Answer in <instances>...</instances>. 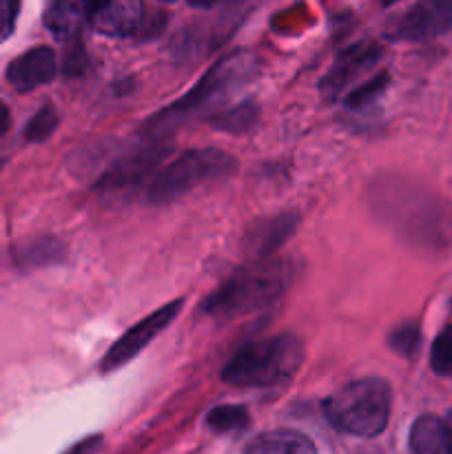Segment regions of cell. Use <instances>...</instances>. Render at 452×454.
Returning <instances> with one entry per match:
<instances>
[{
	"mask_svg": "<svg viewBox=\"0 0 452 454\" xmlns=\"http://www.w3.org/2000/svg\"><path fill=\"white\" fill-rule=\"evenodd\" d=\"M410 454H450L441 419L434 415H424L412 424Z\"/></svg>",
	"mask_w": 452,
	"mask_h": 454,
	"instance_id": "9a60e30c",
	"label": "cell"
},
{
	"mask_svg": "<svg viewBox=\"0 0 452 454\" xmlns=\"http://www.w3.org/2000/svg\"><path fill=\"white\" fill-rule=\"evenodd\" d=\"M13 266L20 270H38L58 266L66 260V244L53 235H38L20 242L12 251Z\"/></svg>",
	"mask_w": 452,
	"mask_h": 454,
	"instance_id": "7c38bea8",
	"label": "cell"
},
{
	"mask_svg": "<svg viewBox=\"0 0 452 454\" xmlns=\"http://www.w3.org/2000/svg\"><path fill=\"white\" fill-rule=\"evenodd\" d=\"M430 366L437 375H452V324H448L437 340L433 341L430 350Z\"/></svg>",
	"mask_w": 452,
	"mask_h": 454,
	"instance_id": "7402d4cb",
	"label": "cell"
},
{
	"mask_svg": "<svg viewBox=\"0 0 452 454\" xmlns=\"http://www.w3.org/2000/svg\"><path fill=\"white\" fill-rule=\"evenodd\" d=\"M207 424L217 433H233L248 424V412L242 406H217L208 412Z\"/></svg>",
	"mask_w": 452,
	"mask_h": 454,
	"instance_id": "44dd1931",
	"label": "cell"
},
{
	"mask_svg": "<svg viewBox=\"0 0 452 454\" xmlns=\"http://www.w3.org/2000/svg\"><path fill=\"white\" fill-rule=\"evenodd\" d=\"M111 3H113V0H82V7H84V13H87L89 20H91L93 16H97V13L105 12Z\"/></svg>",
	"mask_w": 452,
	"mask_h": 454,
	"instance_id": "d4e9b609",
	"label": "cell"
},
{
	"mask_svg": "<svg viewBox=\"0 0 452 454\" xmlns=\"http://www.w3.org/2000/svg\"><path fill=\"white\" fill-rule=\"evenodd\" d=\"M257 71H260V60L251 51H233L220 58L186 96H182L167 109L151 115L142 133H144V137L171 136V131H175L189 118L207 114V111L215 109L222 102L229 100L230 96H235L239 89H244L255 78Z\"/></svg>",
	"mask_w": 452,
	"mask_h": 454,
	"instance_id": "6da1fadb",
	"label": "cell"
},
{
	"mask_svg": "<svg viewBox=\"0 0 452 454\" xmlns=\"http://www.w3.org/2000/svg\"><path fill=\"white\" fill-rule=\"evenodd\" d=\"M87 16L82 0H47L44 9V25L62 43L78 38L80 22Z\"/></svg>",
	"mask_w": 452,
	"mask_h": 454,
	"instance_id": "4fadbf2b",
	"label": "cell"
},
{
	"mask_svg": "<svg viewBox=\"0 0 452 454\" xmlns=\"http://www.w3.org/2000/svg\"><path fill=\"white\" fill-rule=\"evenodd\" d=\"M238 162L230 153L220 149H193L182 153L158 171L149 186V202L167 207L204 182L230 176Z\"/></svg>",
	"mask_w": 452,
	"mask_h": 454,
	"instance_id": "5b68a950",
	"label": "cell"
},
{
	"mask_svg": "<svg viewBox=\"0 0 452 454\" xmlns=\"http://www.w3.org/2000/svg\"><path fill=\"white\" fill-rule=\"evenodd\" d=\"M18 13H20V0H0V43L13 34Z\"/></svg>",
	"mask_w": 452,
	"mask_h": 454,
	"instance_id": "cb8c5ba5",
	"label": "cell"
},
{
	"mask_svg": "<svg viewBox=\"0 0 452 454\" xmlns=\"http://www.w3.org/2000/svg\"><path fill=\"white\" fill-rule=\"evenodd\" d=\"M173 145L167 137H144L140 146L120 153L97 180L96 189L105 195H122L136 189L151 173L158 171L171 155Z\"/></svg>",
	"mask_w": 452,
	"mask_h": 454,
	"instance_id": "8992f818",
	"label": "cell"
},
{
	"mask_svg": "<svg viewBox=\"0 0 452 454\" xmlns=\"http://www.w3.org/2000/svg\"><path fill=\"white\" fill-rule=\"evenodd\" d=\"M58 124H60V115H58L56 106L44 105V106H40L34 115H31V120L27 122L22 136H25L27 142H34V145H38V142L49 140V137L56 133Z\"/></svg>",
	"mask_w": 452,
	"mask_h": 454,
	"instance_id": "ac0fdd59",
	"label": "cell"
},
{
	"mask_svg": "<svg viewBox=\"0 0 452 454\" xmlns=\"http://www.w3.org/2000/svg\"><path fill=\"white\" fill-rule=\"evenodd\" d=\"M381 49L375 43H359L353 47L344 49L339 56L335 58L328 74L323 75L319 82V93L326 102H335L337 98L344 96L346 89L359 78V75L368 74L372 67L379 62Z\"/></svg>",
	"mask_w": 452,
	"mask_h": 454,
	"instance_id": "ba28073f",
	"label": "cell"
},
{
	"mask_svg": "<svg viewBox=\"0 0 452 454\" xmlns=\"http://www.w3.org/2000/svg\"><path fill=\"white\" fill-rule=\"evenodd\" d=\"M393 411V388L381 377L350 381L323 402L328 424L339 433L370 439L386 430Z\"/></svg>",
	"mask_w": 452,
	"mask_h": 454,
	"instance_id": "277c9868",
	"label": "cell"
},
{
	"mask_svg": "<svg viewBox=\"0 0 452 454\" xmlns=\"http://www.w3.org/2000/svg\"><path fill=\"white\" fill-rule=\"evenodd\" d=\"M388 82H390V75L386 74V71H381V74H377L375 78L368 80L366 84L355 87L353 91L346 93V106L355 111L366 109V106H370L372 102H377V98L388 89Z\"/></svg>",
	"mask_w": 452,
	"mask_h": 454,
	"instance_id": "ffe728a7",
	"label": "cell"
},
{
	"mask_svg": "<svg viewBox=\"0 0 452 454\" xmlns=\"http://www.w3.org/2000/svg\"><path fill=\"white\" fill-rule=\"evenodd\" d=\"M452 29V0H419L408 9L388 35L393 40H430Z\"/></svg>",
	"mask_w": 452,
	"mask_h": 454,
	"instance_id": "9c48e42d",
	"label": "cell"
},
{
	"mask_svg": "<svg viewBox=\"0 0 452 454\" xmlns=\"http://www.w3.org/2000/svg\"><path fill=\"white\" fill-rule=\"evenodd\" d=\"M162 3H175V0H162Z\"/></svg>",
	"mask_w": 452,
	"mask_h": 454,
	"instance_id": "4dcf8cb0",
	"label": "cell"
},
{
	"mask_svg": "<svg viewBox=\"0 0 452 454\" xmlns=\"http://www.w3.org/2000/svg\"><path fill=\"white\" fill-rule=\"evenodd\" d=\"M182 306H184V301L182 300L168 301V304H164L162 309L153 310V313L146 315L142 322H137L136 326L129 328V331L124 333L113 346H111L109 353L102 357L100 371L113 372L118 371V368H122L124 364L131 362L133 357H137V355H140L142 350H144L146 346H149L151 341H153L155 337H158L160 333H162L164 328L177 317V315H180Z\"/></svg>",
	"mask_w": 452,
	"mask_h": 454,
	"instance_id": "52a82bcc",
	"label": "cell"
},
{
	"mask_svg": "<svg viewBox=\"0 0 452 454\" xmlns=\"http://www.w3.org/2000/svg\"><path fill=\"white\" fill-rule=\"evenodd\" d=\"M97 446H100V437H89V439H84V442H80L78 446L71 448L66 454H93Z\"/></svg>",
	"mask_w": 452,
	"mask_h": 454,
	"instance_id": "484cf974",
	"label": "cell"
},
{
	"mask_svg": "<svg viewBox=\"0 0 452 454\" xmlns=\"http://www.w3.org/2000/svg\"><path fill=\"white\" fill-rule=\"evenodd\" d=\"M443 428H446V442H448V452L452 454V411L448 412V417L443 419Z\"/></svg>",
	"mask_w": 452,
	"mask_h": 454,
	"instance_id": "83f0119b",
	"label": "cell"
},
{
	"mask_svg": "<svg viewBox=\"0 0 452 454\" xmlns=\"http://www.w3.org/2000/svg\"><path fill=\"white\" fill-rule=\"evenodd\" d=\"M87 69V53H84L82 43L80 38L71 40L69 47L65 51V60H62V74L69 75V78H75L80 75L82 71Z\"/></svg>",
	"mask_w": 452,
	"mask_h": 454,
	"instance_id": "603a6c76",
	"label": "cell"
},
{
	"mask_svg": "<svg viewBox=\"0 0 452 454\" xmlns=\"http://www.w3.org/2000/svg\"><path fill=\"white\" fill-rule=\"evenodd\" d=\"M304 341L297 335L264 337L244 344L226 362L222 380L238 388H273L291 381L304 364Z\"/></svg>",
	"mask_w": 452,
	"mask_h": 454,
	"instance_id": "3957f363",
	"label": "cell"
},
{
	"mask_svg": "<svg viewBox=\"0 0 452 454\" xmlns=\"http://www.w3.org/2000/svg\"><path fill=\"white\" fill-rule=\"evenodd\" d=\"M450 306H452V304H450Z\"/></svg>",
	"mask_w": 452,
	"mask_h": 454,
	"instance_id": "1f68e13d",
	"label": "cell"
},
{
	"mask_svg": "<svg viewBox=\"0 0 452 454\" xmlns=\"http://www.w3.org/2000/svg\"><path fill=\"white\" fill-rule=\"evenodd\" d=\"M58 74V60L53 49L40 47L29 49L20 53L12 65L7 67V82L16 89L18 93L34 91V89L49 84Z\"/></svg>",
	"mask_w": 452,
	"mask_h": 454,
	"instance_id": "8fae6325",
	"label": "cell"
},
{
	"mask_svg": "<svg viewBox=\"0 0 452 454\" xmlns=\"http://www.w3.org/2000/svg\"><path fill=\"white\" fill-rule=\"evenodd\" d=\"M291 282L292 266L286 260H251L207 295L202 310L222 319L246 317L275 304L288 291Z\"/></svg>",
	"mask_w": 452,
	"mask_h": 454,
	"instance_id": "7a4b0ae2",
	"label": "cell"
},
{
	"mask_svg": "<svg viewBox=\"0 0 452 454\" xmlns=\"http://www.w3.org/2000/svg\"><path fill=\"white\" fill-rule=\"evenodd\" d=\"M244 454H317L313 442L295 430H270L246 446Z\"/></svg>",
	"mask_w": 452,
	"mask_h": 454,
	"instance_id": "5bb4252c",
	"label": "cell"
},
{
	"mask_svg": "<svg viewBox=\"0 0 452 454\" xmlns=\"http://www.w3.org/2000/svg\"><path fill=\"white\" fill-rule=\"evenodd\" d=\"M397 3H401V0H381V4H384V7H393V4H397Z\"/></svg>",
	"mask_w": 452,
	"mask_h": 454,
	"instance_id": "f546056e",
	"label": "cell"
},
{
	"mask_svg": "<svg viewBox=\"0 0 452 454\" xmlns=\"http://www.w3.org/2000/svg\"><path fill=\"white\" fill-rule=\"evenodd\" d=\"M257 118H260V109L251 100H246L235 106H229V109L215 111L213 115H208V122L215 129H220V131L244 133L255 127Z\"/></svg>",
	"mask_w": 452,
	"mask_h": 454,
	"instance_id": "e0dca14e",
	"label": "cell"
},
{
	"mask_svg": "<svg viewBox=\"0 0 452 454\" xmlns=\"http://www.w3.org/2000/svg\"><path fill=\"white\" fill-rule=\"evenodd\" d=\"M9 127H12V114H9V106L0 100V137L7 136Z\"/></svg>",
	"mask_w": 452,
	"mask_h": 454,
	"instance_id": "4316f807",
	"label": "cell"
},
{
	"mask_svg": "<svg viewBox=\"0 0 452 454\" xmlns=\"http://www.w3.org/2000/svg\"><path fill=\"white\" fill-rule=\"evenodd\" d=\"M297 215L279 213V215L261 217L246 229L242 238V248L251 260H266L284 247L288 238L297 231Z\"/></svg>",
	"mask_w": 452,
	"mask_h": 454,
	"instance_id": "30bf717a",
	"label": "cell"
},
{
	"mask_svg": "<svg viewBox=\"0 0 452 454\" xmlns=\"http://www.w3.org/2000/svg\"><path fill=\"white\" fill-rule=\"evenodd\" d=\"M91 25L96 29H100L102 34L127 35L131 31H136V27L140 25V7H136V4L111 3L105 12L91 18Z\"/></svg>",
	"mask_w": 452,
	"mask_h": 454,
	"instance_id": "2e32d148",
	"label": "cell"
},
{
	"mask_svg": "<svg viewBox=\"0 0 452 454\" xmlns=\"http://www.w3.org/2000/svg\"><path fill=\"white\" fill-rule=\"evenodd\" d=\"M189 3L193 4V7H211L213 0H189Z\"/></svg>",
	"mask_w": 452,
	"mask_h": 454,
	"instance_id": "f1b7e54d",
	"label": "cell"
},
{
	"mask_svg": "<svg viewBox=\"0 0 452 454\" xmlns=\"http://www.w3.org/2000/svg\"><path fill=\"white\" fill-rule=\"evenodd\" d=\"M388 346L393 353L401 357L412 359L421 346V328L417 322H403L397 328H393L388 337Z\"/></svg>",
	"mask_w": 452,
	"mask_h": 454,
	"instance_id": "d6986e66",
	"label": "cell"
}]
</instances>
